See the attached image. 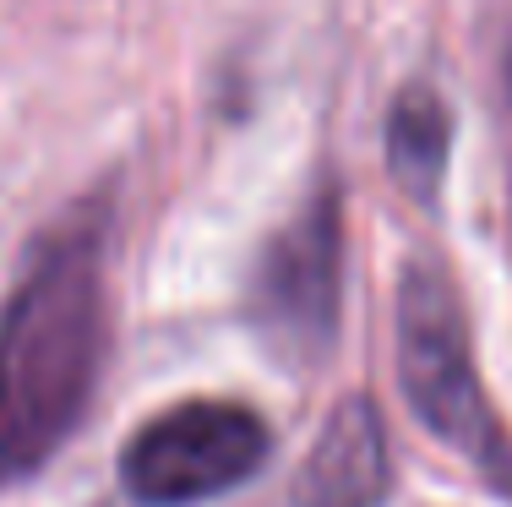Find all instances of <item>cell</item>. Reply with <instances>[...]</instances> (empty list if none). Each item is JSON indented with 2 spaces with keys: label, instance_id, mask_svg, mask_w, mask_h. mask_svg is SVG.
<instances>
[{
  "label": "cell",
  "instance_id": "cell-1",
  "mask_svg": "<svg viewBox=\"0 0 512 507\" xmlns=\"http://www.w3.org/2000/svg\"><path fill=\"white\" fill-rule=\"evenodd\" d=\"M104 360V268L88 229L44 251L0 317V486L33 475L82 420Z\"/></svg>",
  "mask_w": 512,
  "mask_h": 507
},
{
  "label": "cell",
  "instance_id": "cell-2",
  "mask_svg": "<svg viewBox=\"0 0 512 507\" xmlns=\"http://www.w3.org/2000/svg\"><path fill=\"white\" fill-rule=\"evenodd\" d=\"M398 377H404L409 409L469 464L507 475V448L491 420V404L474 377L469 322L442 268L414 262L398 289Z\"/></svg>",
  "mask_w": 512,
  "mask_h": 507
},
{
  "label": "cell",
  "instance_id": "cell-3",
  "mask_svg": "<svg viewBox=\"0 0 512 507\" xmlns=\"http://www.w3.org/2000/svg\"><path fill=\"white\" fill-rule=\"evenodd\" d=\"M267 420L229 398H191L148 420L120 453V480L148 507H186L235 491L267 464Z\"/></svg>",
  "mask_w": 512,
  "mask_h": 507
},
{
  "label": "cell",
  "instance_id": "cell-4",
  "mask_svg": "<svg viewBox=\"0 0 512 507\" xmlns=\"http://www.w3.org/2000/svg\"><path fill=\"white\" fill-rule=\"evenodd\" d=\"M338 289H344V224L333 197H316L267 251L256 317L278 349L311 360L338 328Z\"/></svg>",
  "mask_w": 512,
  "mask_h": 507
},
{
  "label": "cell",
  "instance_id": "cell-5",
  "mask_svg": "<svg viewBox=\"0 0 512 507\" xmlns=\"http://www.w3.org/2000/svg\"><path fill=\"white\" fill-rule=\"evenodd\" d=\"M387 486H393V458H387L382 420L371 398H344L311 448L295 507H376Z\"/></svg>",
  "mask_w": 512,
  "mask_h": 507
},
{
  "label": "cell",
  "instance_id": "cell-6",
  "mask_svg": "<svg viewBox=\"0 0 512 507\" xmlns=\"http://www.w3.org/2000/svg\"><path fill=\"white\" fill-rule=\"evenodd\" d=\"M447 142H453L447 104L431 88H409L393 104V120H387V159H393L398 180H404L414 197H431L436 175L447 164Z\"/></svg>",
  "mask_w": 512,
  "mask_h": 507
},
{
  "label": "cell",
  "instance_id": "cell-7",
  "mask_svg": "<svg viewBox=\"0 0 512 507\" xmlns=\"http://www.w3.org/2000/svg\"><path fill=\"white\" fill-rule=\"evenodd\" d=\"M507 88H512V55H507Z\"/></svg>",
  "mask_w": 512,
  "mask_h": 507
}]
</instances>
